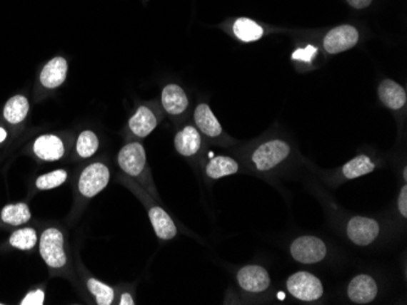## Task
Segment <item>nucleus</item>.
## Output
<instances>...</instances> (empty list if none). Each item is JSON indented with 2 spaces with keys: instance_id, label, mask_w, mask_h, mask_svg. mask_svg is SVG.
Masks as SVG:
<instances>
[{
  "instance_id": "f257e3e1",
  "label": "nucleus",
  "mask_w": 407,
  "mask_h": 305,
  "mask_svg": "<svg viewBox=\"0 0 407 305\" xmlns=\"http://www.w3.org/2000/svg\"><path fill=\"white\" fill-rule=\"evenodd\" d=\"M287 289L293 297L303 301H317L323 294L322 282L315 275L306 272L293 274L288 279Z\"/></svg>"
},
{
  "instance_id": "f03ea898",
  "label": "nucleus",
  "mask_w": 407,
  "mask_h": 305,
  "mask_svg": "<svg viewBox=\"0 0 407 305\" xmlns=\"http://www.w3.org/2000/svg\"><path fill=\"white\" fill-rule=\"evenodd\" d=\"M291 153V148L286 141L270 140L258 146L256 151L253 153V165L261 172L270 170L284 161Z\"/></svg>"
},
{
  "instance_id": "7ed1b4c3",
  "label": "nucleus",
  "mask_w": 407,
  "mask_h": 305,
  "mask_svg": "<svg viewBox=\"0 0 407 305\" xmlns=\"http://www.w3.org/2000/svg\"><path fill=\"white\" fill-rule=\"evenodd\" d=\"M41 254L50 268H63L66 264V254L64 251V236L61 231L50 227L41 237Z\"/></svg>"
},
{
  "instance_id": "20e7f679",
  "label": "nucleus",
  "mask_w": 407,
  "mask_h": 305,
  "mask_svg": "<svg viewBox=\"0 0 407 305\" xmlns=\"http://www.w3.org/2000/svg\"><path fill=\"white\" fill-rule=\"evenodd\" d=\"M293 258L303 264H315L323 259L327 248L322 239L315 236H301L291 246Z\"/></svg>"
},
{
  "instance_id": "39448f33",
  "label": "nucleus",
  "mask_w": 407,
  "mask_h": 305,
  "mask_svg": "<svg viewBox=\"0 0 407 305\" xmlns=\"http://www.w3.org/2000/svg\"><path fill=\"white\" fill-rule=\"evenodd\" d=\"M110 182V170L103 163H93L84 168L79 182V190L86 197H94Z\"/></svg>"
},
{
  "instance_id": "423d86ee",
  "label": "nucleus",
  "mask_w": 407,
  "mask_h": 305,
  "mask_svg": "<svg viewBox=\"0 0 407 305\" xmlns=\"http://www.w3.org/2000/svg\"><path fill=\"white\" fill-rule=\"evenodd\" d=\"M358 38V31L353 26H338L326 34L323 48L328 54H339L356 46Z\"/></svg>"
},
{
  "instance_id": "0eeeda50",
  "label": "nucleus",
  "mask_w": 407,
  "mask_h": 305,
  "mask_svg": "<svg viewBox=\"0 0 407 305\" xmlns=\"http://www.w3.org/2000/svg\"><path fill=\"white\" fill-rule=\"evenodd\" d=\"M117 162L125 173L131 177H139L146 168V150L139 143L127 144L121 149Z\"/></svg>"
},
{
  "instance_id": "6e6552de",
  "label": "nucleus",
  "mask_w": 407,
  "mask_h": 305,
  "mask_svg": "<svg viewBox=\"0 0 407 305\" xmlns=\"http://www.w3.org/2000/svg\"><path fill=\"white\" fill-rule=\"evenodd\" d=\"M348 236L358 246H368L379 235V224L374 219L353 217L348 224Z\"/></svg>"
},
{
  "instance_id": "1a4fd4ad",
  "label": "nucleus",
  "mask_w": 407,
  "mask_h": 305,
  "mask_svg": "<svg viewBox=\"0 0 407 305\" xmlns=\"http://www.w3.org/2000/svg\"><path fill=\"white\" fill-rule=\"evenodd\" d=\"M241 289L248 292L260 293L270 287L268 272L260 265H248L241 269L237 275Z\"/></svg>"
},
{
  "instance_id": "9d476101",
  "label": "nucleus",
  "mask_w": 407,
  "mask_h": 305,
  "mask_svg": "<svg viewBox=\"0 0 407 305\" xmlns=\"http://www.w3.org/2000/svg\"><path fill=\"white\" fill-rule=\"evenodd\" d=\"M378 293L377 284L370 275H358L353 277L348 287V296L353 303L366 304L373 301Z\"/></svg>"
},
{
  "instance_id": "9b49d317",
  "label": "nucleus",
  "mask_w": 407,
  "mask_h": 305,
  "mask_svg": "<svg viewBox=\"0 0 407 305\" xmlns=\"http://www.w3.org/2000/svg\"><path fill=\"white\" fill-rule=\"evenodd\" d=\"M162 106L171 115H182L188 108V98L182 88L177 84H169L162 89Z\"/></svg>"
},
{
  "instance_id": "f8f14e48",
  "label": "nucleus",
  "mask_w": 407,
  "mask_h": 305,
  "mask_svg": "<svg viewBox=\"0 0 407 305\" xmlns=\"http://www.w3.org/2000/svg\"><path fill=\"white\" fill-rule=\"evenodd\" d=\"M34 151L36 156L43 161H58L65 153L63 140L55 135H42L34 141Z\"/></svg>"
},
{
  "instance_id": "ddd939ff",
  "label": "nucleus",
  "mask_w": 407,
  "mask_h": 305,
  "mask_svg": "<svg viewBox=\"0 0 407 305\" xmlns=\"http://www.w3.org/2000/svg\"><path fill=\"white\" fill-rule=\"evenodd\" d=\"M67 76V61L61 56L50 60L46 66L43 67L41 73V83L46 89H55L60 87Z\"/></svg>"
},
{
  "instance_id": "4468645a",
  "label": "nucleus",
  "mask_w": 407,
  "mask_h": 305,
  "mask_svg": "<svg viewBox=\"0 0 407 305\" xmlns=\"http://www.w3.org/2000/svg\"><path fill=\"white\" fill-rule=\"evenodd\" d=\"M378 96L386 108L391 110H400L406 105V91L391 79H386L379 84Z\"/></svg>"
},
{
  "instance_id": "2eb2a0df",
  "label": "nucleus",
  "mask_w": 407,
  "mask_h": 305,
  "mask_svg": "<svg viewBox=\"0 0 407 305\" xmlns=\"http://www.w3.org/2000/svg\"><path fill=\"white\" fill-rule=\"evenodd\" d=\"M158 125V120L154 112L146 106H141L129 122L131 132L138 138H146Z\"/></svg>"
},
{
  "instance_id": "dca6fc26",
  "label": "nucleus",
  "mask_w": 407,
  "mask_h": 305,
  "mask_svg": "<svg viewBox=\"0 0 407 305\" xmlns=\"http://www.w3.org/2000/svg\"><path fill=\"white\" fill-rule=\"evenodd\" d=\"M201 138L198 130L191 125H187L175 136V148L182 156H194L199 152Z\"/></svg>"
},
{
  "instance_id": "f3484780",
  "label": "nucleus",
  "mask_w": 407,
  "mask_h": 305,
  "mask_svg": "<svg viewBox=\"0 0 407 305\" xmlns=\"http://www.w3.org/2000/svg\"><path fill=\"white\" fill-rule=\"evenodd\" d=\"M194 120L200 132L208 138H217L222 134V127L206 103H200L194 112Z\"/></svg>"
},
{
  "instance_id": "a211bd4d",
  "label": "nucleus",
  "mask_w": 407,
  "mask_h": 305,
  "mask_svg": "<svg viewBox=\"0 0 407 305\" xmlns=\"http://www.w3.org/2000/svg\"><path fill=\"white\" fill-rule=\"evenodd\" d=\"M149 218L159 239H172L177 235V227L170 215L160 207H153L149 210Z\"/></svg>"
},
{
  "instance_id": "6ab92c4d",
  "label": "nucleus",
  "mask_w": 407,
  "mask_h": 305,
  "mask_svg": "<svg viewBox=\"0 0 407 305\" xmlns=\"http://www.w3.org/2000/svg\"><path fill=\"white\" fill-rule=\"evenodd\" d=\"M233 33L239 41L250 43L258 41L263 36V29L251 19L241 17L233 24Z\"/></svg>"
},
{
  "instance_id": "aec40b11",
  "label": "nucleus",
  "mask_w": 407,
  "mask_h": 305,
  "mask_svg": "<svg viewBox=\"0 0 407 305\" xmlns=\"http://www.w3.org/2000/svg\"><path fill=\"white\" fill-rule=\"evenodd\" d=\"M238 168H239V165H238L237 162L231 157H212L206 165V174L211 179H220V177L237 173Z\"/></svg>"
},
{
  "instance_id": "412c9836",
  "label": "nucleus",
  "mask_w": 407,
  "mask_h": 305,
  "mask_svg": "<svg viewBox=\"0 0 407 305\" xmlns=\"http://www.w3.org/2000/svg\"><path fill=\"white\" fill-rule=\"evenodd\" d=\"M29 101L25 96H13L8 100V103L4 108V118L9 123L19 124L25 120L26 115L29 113Z\"/></svg>"
},
{
  "instance_id": "4be33fe9",
  "label": "nucleus",
  "mask_w": 407,
  "mask_h": 305,
  "mask_svg": "<svg viewBox=\"0 0 407 305\" xmlns=\"http://www.w3.org/2000/svg\"><path fill=\"white\" fill-rule=\"evenodd\" d=\"M1 219L3 222L10 225H21L29 222L31 219V212L29 206L25 203H16V205H8L1 210Z\"/></svg>"
},
{
  "instance_id": "5701e85b",
  "label": "nucleus",
  "mask_w": 407,
  "mask_h": 305,
  "mask_svg": "<svg viewBox=\"0 0 407 305\" xmlns=\"http://www.w3.org/2000/svg\"><path fill=\"white\" fill-rule=\"evenodd\" d=\"M376 165L373 162L371 161L367 156L355 157L353 160L348 162L343 167V174L346 179H356V177H362L365 174L373 172Z\"/></svg>"
},
{
  "instance_id": "b1692460",
  "label": "nucleus",
  "mask_w": 407,
  "mask_h": 305,
  "mask_svg": "<svg viewBox=\"0 0 407 305\" xmlns=\"http://www.w3.org/2000/svg\"><path fill=\"white\" fill-rule=\"evenodd\" d=\"M9 241L13 247L21 249V251H29L37 244V234L34 229L25 227V229L15 231L13 235L10 236Z\"/></svg>"
},
{
  "instance_id": "393cba45",
  "label": "nucleus",
  "mask_w": 407,
  "mask_h": 305,
  "mask_svg": "<svg viewBox=\"0 0 407 305\" xmlns=\"http://www.w3.org/2000/svg\"><path fill=\"white\" fill-rule=\"evenodd\" d=\"M98 148H99V140L94 133L84 130L79 134L76 150L82 158H89L93 156L98 151Z\"/></svg>"
},
{
  "instance_id": "a878e982",
  "label": "nucleus",
  "mask_w": 407,
  "mask_h": 305,
  "mask_svg": "<svg viewBox=\"0 0 407 305\" xmlns=\"http://www.w3.org/2000/svg\"><path fill=\"white\" fill-rule=\"evenodd\" d=\"M87 287L91 291V294L96 297V304L110 305L113 303L115 294H114V289L110 286L105 285L96 279H91V280H88Z\"/></svg>"
},
{
  "instance_id": "bb28decb",
  "label": "nucleus",
  "mask_w": 407,
  "mask_h": 305,
  "mask_svg": "<svg viewBox=\"0 0 407 305\" xmlns=\"http://www.w3.org/2000/svg\"><path fill=\"white\" fill-rule=\"evenodd\" d=\"M66 170H54L51 173L44 174L42 177H38L36 185L39 190H50V189H55L58 186L63 185L64 182H66Z\"/></svg>"
},
{
  "instance_id": "cd10ccee",
  "label": "nucleus",
  "mask_w": 407,
  "mask_h": 305,
  "mask_svg": "<svg viewBox=\"0 0 407 305\" xmlns=\"http://www.w3.org/2000/svg\"><path fill=\"white\" fill-rule=\"evenodd\" d=\"M44 303V292L42 289H37L34 292H29L24 299H22L21 305H42Z\"/></svg>"
},
{
  "instance_id": "c85d7f7f",
  "label": "nucleus",
  "mask_w": 407,
  "mask_h": 305,
  "mask_svg": "<svg viewBox=\"0 0 407 305\" xmlns=\"http://www.w3.org/2000/svg\"><path fill=\"white\" fill-rule=\"evenodd\" d=\"M398 206H399V212L403 217H407V186H403L401 189V192L399 195V201H398Z\"/></svg>"
},
{
  "instance_id": "c756f323",
  "label": "nucleus",
  "mask_w": 407,
  "mask_h": 305,
  "mask_svg": "<svg viewBox=\"0 0 407 305\" xmlns=\"http://www.w3.org/2000/svg\"><path fill=\"white\" fill-rule=\"evenodd\" d=\"M346 3L353 9H358V10H362V9L368 8L372 0H346Z\"/></svg>"
},
{
  "instance_id": "7c9ffc66",
  "label": "nucleus",
  "mask_w": 407,
  "mask_h": 305,
  "mask_svg": "<svg viewBox=\"0 0 407 305\" xmlns=\"http://www.w3.org/2000/svg\"><path fill=\"white\" fill-rule=\"evenodd\" d=\"M120 304L134 305V298L131 297V294H129V293H124V294H122V297H121L120 299Z\"/></svg>"
},
{
  "instance_id": "2f4dec72",
  "label": "nucleus",
  "mask_w": 407,
  "mask_h": 305,
  "mask_svg": "<svg viewBox=\"0 0 407 305\" xmlns=\"http://www.w3.org/2000/svg\"><path fill=\"white\" fill-rule=\"evenodd\" d=\"M6 135H8V134L5 132V129L0 128V143H3V141L6 139Z\"/></svg>"
},
{
  "instance_id": "473e14b6",
  "label": "nucleus",
  "mask_w": 407,
  "mask_h": 305,
  "mask_svg": "<svg viewBox=\"0 0 407 305\" xmlns=\"http://www.w3.org/2000/svg\"><path fill=\"white\" fill-rule=\"evenodd\" d=\"M403 177H405V179H407V170H405V172H403Z\"/></svg>"
},
{
  "instance_id": "72a5a7b5",
  "label": "nucleus",
  "mask_w": 407,
  "mask_h": 305,
  "mask_svg": "<svg viewBox=\"0 0 407 305\" xmlns=\"http://www.w3.org/2000/svg\"><path fill=\"white\" fill-rule=\"evenodd\" d=\"M0 304H1V303H0Z\"/></svg>"
}]
</instances>
